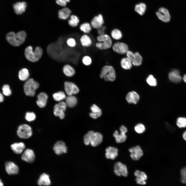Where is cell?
Returning a JSON list of instances; mask_svg holds the SVG:
<instances>
[{"mask_svg":"<svg viewBox=\"0 0 186 186\" xmlns=\"http://www.w3.org/2000/svg\"><path fill=\"white\" fill-rule=\"evenodd\" d=\"M26 37V33L24 31H20L16 34L13 32H10L6 35V38L7 41L12 45L18 47L25 42Z\"/></svg>","mask_w":186,"mask_h":186,"instance_id":"obj_1","label":"cell"},{"mask_svg":"<svg viewBox=\"0 0 186 186\" xmlns=\"http://www.w3.org/2000/svg\"><path fill=\"white\" fill-rule=\"evenodd\" d=\"M103 138V136L100 133L90 131L84 136V142L86 145L90 144L92 146L95 147L101 143Z\"/></svg>","mask_w":186,"mask_h":186,"instance_id":"obj_2","label":"cell"},{"mask_svg":"<svg viewBox=\"0 0 186 186\" xmlns=\"http://www.w3.org/2000/svg\"><path fill=\"white\" fill-rule=\"evenodd\" d=\"M43 53L42 48L40 47H36L35 49H33L31 46L27 47L25 50V55L28 60L32 62H36L41 57Z\"/></svg>","mask_w":186,"mask_h":186,"instance_id":"obj_3","label":"cell"},{"mask_svg":"<svg viewBox=\"0 0 186 186\" xmlns=\"http://www.w3.org/2000/svg\"><path fill=\"white\" fill-rule=\"evenodd\" d=\"M97 40L98 42L96 43L95 46L99 50L107 49L110 48L112 46L111 38L107 34L98 35L97 37Z\"/></svg>","mask_w":186,"mask_h":186,"instance_id":"obj_4","label":"cell"},{"mask_svg":"<svg viewBox=\"0 0 186 186\" xmlns=\"http://www.w3.org/2000/svg\"><path fill=\"white\" fill-rule=\"evenodd\" d=\"M100 77L106 81H114L115 79L116 74L113 67L110 65L103 66L101 70Z\"/></svg>","mask_w":186,"mask_h":186,"instance_id":"obj_5","label":"cell"},{"mask_svg":"<svg viewBox=\"0 0 186 186\" xmlns=\"http://www.w3.org/2000/svg\"><path fill=\"white\" fill-rule=\"evenodd\" d=\"M39 84L32 78L28 80L24 86V92L27 96H33L36 90L38 88Z\"/></svg>","mask_w":186,"mask_h":186,"instance_id":"obj_6","label":"cell"},{"mask_svg":"<svg viewBox=\"0 0 186 186\" xmlns=\"http://www.w3.org/2000/svg\"><path fill=\"white\" fill-rule=\"evenodd\" d=\"M17 133L18 136L21 138H28L32 135V129L28 125L26 124L21 125L19 126Z\"/></svg>","mask_w":186,"mask_h":186,"instance_id":"obj_7","label":"cell"},{"mask_svg":"<svg viewBox=\"0 0 186 186\" xmlns=\"http://www.w3.org/2000/svg\"><path fill=\"white\" fill-rule=\"evenodd\" d=\"M127 57L131 61L133 65L136 66L140 65L142 62V58L138 52L133 53L128 50L126 53Z\"/></svg>","mask_w":186,"mask_h":186,"instance_id":"obj_8","label":"cell"},{"mask_svg":"<svg viewBox=\"0 0 186 186\" xmlns=\"http://www.w3.org/2000/svg\"><path fill=\"white\" fill-rule=\"evenodd\" d=\"M67 105L65 103L61 102L55 105L54 108V114L57 117H59L61 119H64L65 116V111Z\"/></svg>","mask_w":186,"mask_h":186,"instance_id":"obj_9","label":"cell"},{"mask_svg":"<svg viewBox=\"0 0 186 186\" xmlns=\"http://www.w3.org/2000/svg\"><path fill=\"white\" fill-rule=\"evenodd\" d=\"M120 134L118 131L116 130L113 134V136L115 138L116 142L118 143L124 142L126 140L127 137L126 134L127 131V130L125 126H122L120 128Z\"/></svg>","mask_w":186,"mask_h":186,"instance_id":"obj_10","label":"cell"},{"mask_svg":"<svg viewBox=\"0 0 186 186\" xmlns=\"http://www.w3.org/2000/svg\"><path fill=\"white\" fill-rule=\"evenodd\" d=\"M114 169V172L116 175L124 177L127 176L128 172L126 166L120 162H118L115 163Z\"/></svg>","mask_w":186,"mask_h":186,"instance_id":"obj_11","label":"cell"},{"mask_svg":"<svg viewBox=\"0 0 186 186\" xmlns=\"http://www.w3.org/2000/svg\"><path fill=\"white\" fill-rule=\"evenodd\" d=\"M156 14L158 19L162 21L167 22L171 19V16L168 10L164 7L159 9Z\"/></svg>","mask_w":186,"mask_h":186,"instance_id":"obj_12","label":"cell"},{"mask_svg":"<svg viewBox=\"0 0 186 186\" xmlns=\"http://www.w3.org/2000/svg\"><path fill=\"white\" fill-rule=\"evenodd\" d=\"M112 48L115 52L121 54H126L129 50L127 45L121 42H118L115 43L113 45Z\"/></svg>","mask_w":186,"mask_h":186,"instance_id":"obj_13","label":"cell"},{"mask_svg":"<svg viewBox=\"0 0 186 186\" xmlns=\"http://www.w3.org/2000/svg\"><path fill=\"white\" fill-rule=\"evenodd\" d=\"M64 88L65 92L68 96L76 94L79 91L77 86L73 83L67 81L65 82Z\"/></svg>","mask_w":186,"mask_h":186,"instance_id":"obj_14","label":"cell"},{"mask_svg":"<svg viewBox=\"0 0 186 186\" xmlns=\"http://www.w3.org/2000/svg\"><path fill=\"white\" fill-rule=\"evenodd\" d=\"M130 153V156L134 160H138L143 155V153L141 148L138 145L136 146L129 149V150Z\"/></svg>","mask_w":186,"mask_h":186,"instance_id":"obj_15","label":"cell"},{"mask_svg":"<svg viewBox=\"0 0 186 186\" xmlns=\"http://www.w3.org/2000/svg\"><path fill=\"white\" fill-rule=\"evenodd\" d=\"M53 150L56 154L60 155L67 152V148L65 143L62 141H58L55 144Z\"/></svg>","mask_w":186,"mask_h":186,"instance_id":"obj_16","label":"cell"},{"mask_svg":"<svg viewBox=\"0 0 186 186\" xmlns=\"http://www.w3.org/2000/svg\"><path fill=\"white\" fill-rule=\"evenodd\" d=\"M104 20L102 15L99 14L95 16L92 20L90 24L92 28L98 29L103 26Z\"/></svg>","mask_w":186,"mask_h":186,"instance_id":"obj_17","label":"cell"},{"mask_svg":"<svg viewBox=\"0 0 186 186\" xmlns=\"http://www.w3.org/2000/svg\"><path fill=\"white\" fill-rule=\"evenodd\" d=\"M21 159L28 163L33 162L35 159V156L33 151L27 149L24 152L21 156Z\"/></svg>","mask_w":186,"mask_h":186,"instance_id":"obj_18","label":"cell"},{"mask_svg":"<svg viewBox=\"0 0 186 186\" xmlns=\"http://www.w3.org/2000/svg\"><path fill=\"white\" fill-rule=\"evenodd\" d=\"M134 175L136 177V181L137 184L142 185L146 184L145 181L147 179V176L144 172L137 170L135 172Z\"/></svg>","mask_w":186,"mask_h":186,"instance_id":"obj_19","label":"cell"},{"mask_svg":"<svg viewBox=\"0 0 186 186\" xmlns=\"http://www.w3.org/2000/svg\"><path fill=\"white\" fill-rule=\"evenodd\" d=\"M5 168L6 172L9 175L17 174L19 171L18 166L12 162H7L5 164Z\"/></svg>","mask_w":186,"mask_h":186,"instance_id":"obj_20","label":"cell"},{"mask_svg":"<svg viewBox=\"0 0 186 186\" xmlns=\"http://www.w3.org/2000/svg\"><path fill=\"white\" fill-rule=\"evenodd\" d=\"M105 157L108 159L114 160L118 155V150L115 148L109 146L106 149Z\"/></svg>","mask_w":186,"mask_h":186,"instance_id":"obj_21","label":"cell"},{"mask_svg":"<svg viewBox=\"0 0 186 186\" xmlns=\"http://www.w3.org/2000/svg\"><path fill=\"white\" fill-rule=\"evenodd\" d=\"M126 99L129 103L136 104L140 99V96L135 91L128 92L126 96Z\"/></svg>","mask_w":186,"mask_h":186,"instance_id":"obj_22","label":"cell"},{"mask_svg":"<svg viewBox=\"0 0 186 186\" xmlns=\"http://www.w3.org/2000/svg\"><path fill=\"white\" fill-rule=\"evenodd\" d=\"M37 100L36 103L38 106L40 108L44 107L46 105L48 99L47 95L45 93H40L38 95Z\"/></svg>","mask_w":186,"mask_h":186,"instance_id":"obj_23","label":"cell"},{"mask_svg":"<svg viewBox=\"0 0 186 186\" xmlns=\"http://www.w3.org/2000/svg\"><path fill=\"white\" fill-rule=\"evenodd\" d=\"M27 6L25 2H19L14 4L13 7L15 13L17 14H20L25 11Z\"/></svg>","mask_w":186,"mask_h":186,"instance_id":"obj_24","label":"cell"},{"mask_svg":"<svg viewBox=\"0 0 186 186\" xmlns=\"http://www.w3.org/2000/svg\"><path fill=\"white\" fill-rule=\"evenodd\" d=\"M51 183L49 175L45 173H43L40 175L37 181V184L39 186H49Z\"/></svg>","mask_w":186,"mask_h":186,"instance_id":"obj_25","label":"cell"},{"mask_svg":"<svg viewBox=\"0 0 186 186\" xmlns=\"http://www.w3.org/2000/svg\"><path fill=\"white\" fill-rule=\"evenodd\" d=\"M168 77L170 80L175 83L179 82L182 80L179 71L176 69H174L170 72Z\"/></svg>","mask_w":186,"mask_h":186,"instance_id":"obj_26","label":"cell"},{"mask_svg":"<svg viewBox=\"0 0 186 186\" xmlns=\"http://www.w3.org/2000/svg\"><path fill=\"white\" fill-rule=\"evenodd\" d=\"M91 112L90 114V116L94 119H96L100 117L102 115L101 109L95 104L93 105L90 107Z\"/></svg>","mask_w":186,"mask_h":186,"instance_id":"obj_27","label":"cell"},{"mask_svg":"<svg viewBox=\"0 0 186 186\" xmlns=\"http://www.w3.org/2000/svg\"><path fill=\"white\" fill-rule=\"evenodd\" d=\"M11 147L14 153L19 154L22 152L25 148V146L23 143L20 142L11 144Z\"/></svg>","mask_w":186,"mask_h":186,"instance_id":"obj_28","label":"cell"},{"mask_svg":"<svg viewBox=\"0 0 186 186\" xmlns=\"http://www.w3.org/2000/svg\"><path fill=\"white\" fill-rule=\"evenodd\" d=\"M71 12L69 8L65 7L59 11L58 17L60 19L64 20L67 19L69 17Z\"/></svg>","mask_w":186,"mask_h":186,"instance_id":"obj_29","label":"cell"},{"mask_svg":"<svg viewBox=\"0 0 186 186\" xmlns=\"http://www.w3.org/2000/svg\"><path fill=\"white\" fill-rule=\"evenodd\" d=\"M80 41L81 45L84 47H89L92 44L91 38L86 34L83 35L81 36Z\"/></svg>","mask_w":186,"mask_h":186,"instance_id":"obj_30","label":"cell"},{"mask_svg":"<svg viewBox=\"0 0 186 186\" xmlns=\"http://www.w3.org/2000/svg\"><path fill=\"white\" fill-rule=\"evenodd\" d=\"M77 102L76 97L72 95L68 96L65 99V103L67 106L69 107H73L75 106Z\"/></svg>","mask_w":186,"mask_h":186,"instance_id":"obj_31","label":"cell"},{"mask_svg":"<svg viewBox=\"0 0 186 186\" xmlns=\"http://www.w3.org/2000/svg\"><path fill=\"white\" fill-rule=\"evenodd\" d=\"M63 71L64 74L68 77L72 76L75 72L74 69L71 66L68 64L65 65L64 66Z\"/></svg>","mask_w":186,"mask_h":186,"instance_id":"obj_32","label":"cell"},{"mask_svg":"<svg viewBox=\"0 0 186 186\" xmlns=\"http://www.w3.org/2000/svg\"><path fill=\"white\" fill-rule=\"evenodd\" d=\"M120 63L122 67L126 70L130 69L133 65L130 60L127 57L122 58L121 61Z\"/></svg>","mask_w":186,"mask_h":186,"instance_id":"obj_33","label":"cell"},{"mask_svg":"<svg viewBox=\"0 0 186 186\" xmlns=\"http://www.w3.org/2000/svg\"><path fill=\"white\" fill-rule=\"evenodd\" d=\"M18 76L19 79L22 81L27 80L29 76V72L27 69L23 68L19 72Z\"/></svg>","mask_w":186,"mask_h":186,"instance_id":"obj_34","label":"cell"},{"mask_svg":"<svg viewBox=\"0 0 186 186\" xmlns=\"http://www.w3.org/2000/svg\"><path fill=\"white\" fill-rule=\"evenodd\" d=\"M92 28L91 24L87 22L82 23L79 27L80 30L85 34L90 33L92 30Z\"/></svg>","mask_w":186,"mask_h":186,"instance_id":"obj_35","label":"cell"},{"mask_svg":"<svg viewBox=\"0 0 186 186\" xmlns=\"http://www.w3.org/2000/svg\"><path fill=\"white\" fill-rule=\"evenodd\" d=\"M146 8L145 4L142 3L136 5L135 7V11L140 15H143L144 14Z\"/></svg>","mask_w":186,"mask_h":186,"instance_id":"obj_36","label":"cell"},{"mask_svg":"<svg viewBox=\"0 0 186 186\" xmlns=\"http://www.w3.org/2000/svg\"><path fill=\"white\" fill-rule=\"evenodd\" d=\"M79 21L78 18L77 16L73 15L71 16L70 19L68 20V23L71 27H74L78 25Z\"/></svg>","mask_w":186,"mask_h":186,"instance_id":"obj_37","label":"cell"},{"mask_svg":"<svg viewBox=\"0 0 186 186\" xmlns=\"http://www.w3.org/2000/svg\"><path fill=\"white\" fill-rule=\"evenodd\" d=\"M112 37L114 39L118 40L121 39L122 37L121 32L119 29L115 28L113 29L111 33Z\"/></svg>","mask_w":186,"mask_h":186,"instance_id":"obj_38","label":"cell"},{"mask_svg":"<svg viewBox=\"0 0 186 186\" xmlns=\"http://www.w3.org/2000/svg\"><path fill=\"white\" fill-rule=\"evenodd\" d=\"M54 99L57 101H61L66 99V97L65 93L62 91L56 92L53 95Z\"/></svg>","mask_w":186,"mask_h":186,"instance_id":"obj_39","label":"cell"},{"mask_svg":"<svg viewBox=\"0 0 186 186\" xmlns=\"http://www.w3.org/2000/svg\"><path fill=\"white\" fill-rule=\"evenodd\" d=\"M176 125L179 128H182L186 127V118L179 117L177 120Z\"/></svg>","mask_w":186,"mask_h":186,"instance_id":"obj_40","label":"cell"},{"mask_svg":"<svg viewBox=\"0 0 186 186\" xmlns=\"http://www.w3.org/2000/svg\"><path fill=\"white\" fill-rule=\"evenodd\" d=\"M146 81L151 86H155L157 85V80L152 75H150L147 78Z\"/></svg>","mask_w":186,"mask_h":186,"instance_id":"obj_41","label":"cell"},{"mask_svg":"<svg viewBox=\"0 0 186 186\" xmlns=\"http://www.w3.org/2000/svg\"><path fill=\"white\" fill-rule=\"evenodd\" d=\"M134 129L135 131L138 133L142 134L145 131V128L143 124L139 123L135 126Z\"/></svg>","mask_w":186,"mask_h":186,"instance_id":"obj_42","label":"cell"},{"mask_svg":"<svg viewBox=\"0 0 186 186\" xmlns=\"http://www.w3.org/2000/svg\"><path fill=\"white\" fill-rule=\"evenodd\" d=\"M181 181L183 184H186V167H184L180 171Z\"/></svg>","mask_w":186,"mask_h":186,"instance_id":"obj_43","label":"cell"},{"mask_svg":"<svg viewBox=\"0 0 186 186\" xmlns=\"http://www.w3.org/2000/svg\"><path fill=\"white\" fill-rule=\"evenodd\" d=\"M36 118L35 114L32 112H27L26 113L25 118L26 120L29 122L34 120Z\"/></svg>","mask_w":186,"mask_h":186,"instance_id":"obj_44","label":"cell"},{"mask_svg":"<svg viewBox=\"0 0 186 186\" xmlns=\"http://www.w3.org/2000/svg\"><path fill=\"white\" fill-rule=\"evenodd\" d=\"M2 90L3 94L5 96H8L11 94V90L8 85H4L2 87Z\"/></svg>","mask_w":186,"mask_h":186,"instance_id":"obj_45","label":"cell"},{"mask_svg":"<svg viewBox=\"0 0 186 186\" xmlns=\"http://www.w3.org/2000/svg\"><path fill=\"white\" fill-rule=\"evenodd\" d=\"M82 61L83 64L85 65L89 66L90 65L92 61L91 58L88 56H84L82 59Z\"/></svg>","mask_w":186,"mask_h":186,"instance_id":"obj_46","label":"cell"},{"mask_svg":"<svg viewBox=\"0 0 186 186\" xmlns=\"http://www.w3.org/2000/svg\"><path fill=\"white\" fill-rule=\"evenodd\" d=\"M66 43L68 46L72 48L75 47L76 44L75 40L72 37L69 38L67 40Z\"/></svg>","mask_w":186,"mask_h":186,"instance_id":"obj_47","label":"cell"},{"mask_svg":"<svg viewBox=\"0 0 186 186\" xmlns=\"http://www.w3.org/2000/svg\"><path fill=\"white\" fill-rule=\"evenodd\" d=\"M70 0H56V1L57 4L62 6H65L67 3Z\"/></svg>","mask_w":186,"mask_h":186,"instance_id":"obj_48","label":"cell"},{"mask_svg":"<svg viewBox=\"0 0 186 186\" xmlns=\"http://www.w3.org/2000/svg\"><path fill=\"white\" fill-rule=\"evenodd\" d=\"M106 29V27L104 26H103L100 28L97 29V32L98 35L105 34Z\"/></svg>","mask_w":186,"mask_h":186,"instance_id":"obj_49","label":"cell"},{"mask_svg":"<svg viewBox=\"0 0 186 186\" xmlns=\"http://www.w3.org/2000/svg\"><path fill=\"white\" fill-rule=\"evenodd\" d=\"M166 127L167 129L170 131L173 132L175 130V128L169 125L168 124H166Z\"/></svg>","mask_w":186,"mask_h":186,"instance_id":"obj_50","label":"cell"},{"mask_svg":"<svg viewBox=\"0 0 186 186\" xmlns=\"http://www.w3.org/2000/svg\"><path fill=\"white\" fill-rule=\"evenodd\" d=\"M182 136L184 139L186 141V131H185L183 133Z\"/></svg>","mask_w":186,"mask_h":186,"instance_id":"obj_51","label":"cell"},{"mask_svg":"<svg viewBox=\"0 0 186 186\" xmlns=\"http://www.w3.org/2000/svg\"><path fill=\"white\" fill-rule=\"evenodd\" d=\"M3 95L0 93V102H2L3 101Z\"/></svg>","mask_w":186,"mask_h":186,"instance_id":"obj_52","label":"cell"},{"mask_svg":"<svg viewBox=\"0 0 186 186\" xmlns=\"http://www.w3.org/2000/svg\"><path fill=\"white\" fill-rule=\"evenodd\" d=\"M183 80L186 83V74L184 75L183 77Z\"/></svg>","mask_w":186,"mask_h":186,"instance_id":"obj_53","label":"cell"},{"mask_svg":"<svg viewBox=\"0 0 186 186\" xmlns=\"http://www.w3.org/2000/svg\"><path fill=\"white\" fill-rule=\"evenodd\" d=\"M0 186H3V184L1 180L0 181Z\"/></svg>","mask_w":186,"mask_h":186,"instance_id":"obj_54","label":"cell"}]
</instances>
